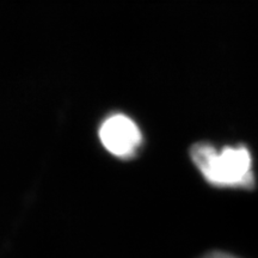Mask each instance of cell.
<instances>
[{"mask_svg":"<svg viewBox=\"0 0 258 258\" xmlns=\"http://www.w3.org/2000/svg\"><path fill=\"white\" fill-rule=\"evenodd\" d=\"M190 157L209 184L218 188H253L252 158L245 146L217 150L211 144L199 143L191 147Z\"/></svg>","mask_w":258,"mask_h":258,"instance_id":"obj_1","label":"cell"},{"mask_svg":"<svg viewBox=\"0 0 258 258\" xmlns=\"http://www.w3.org/2000/svg\"><path fill=\"white\" fill-rule=\"evenodd\" d=\"M101 143L109 153L120 159H131L143 145V133L138 124L123 114L109 116L99 128Z\"/></svg>","mask_w":258,"mask_h":258,"instance_id":"obj_2","label":"cell"},{"mask_svg":"<svg viewBox=\"0 0 258 258\" xmlns=\"http://www.w3.org/2000/svg\"><path fill=\"white\" fill-rule=\"evenodd\" d=\"M201 258H238L233 254L227 252H220V251H214V252H209Z\"/></svg>","mask_w":258,"mask_h":258,"instance_id":"obj_3","label":"cell"}]
</instances>
